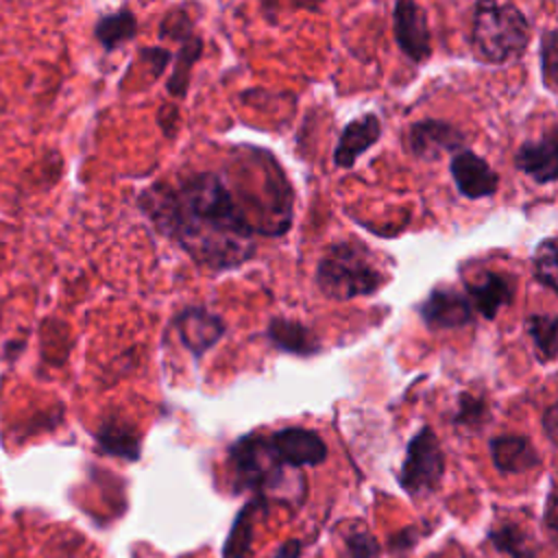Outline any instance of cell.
Masks as SVG:
<instances>
[{
  "mask_svg": "<svg viewBox=\"0 0 558 558\" xmlns=\"http://www.w3.org/2000/svg\"><path fill=\"white\" fill-rule=\"evenodd\" d=\"M384 281V272L362 244H333L316 268L318 288L338 301L373 294Z\"/></svg>",
  "mask_w": 558,
  "mask_h": 558,
  "instance_id": "obj_2",
  "label": "cell"
},
{
  "mask_svg": "<svg viewBox=\"0 0 558 558\" xmlns=\"http://www.w3.org/2000/svg\"><path fill=\"white\" fill-rule=\"evenodd\" d=\"M412 150L421 157H434L445 150L458 148L462 144V135L447 122L436 120H423L412 126L410 133Z\"/></svg>",
  "mask_w": 558,
  "mask_h": 558,
  "instance_id": "obj_14",
  "label": "cell"
},
{
  "mask_svg": "<svg viewBox=\"0 0 558 558\" xmlns=\"http://www.w3.org/2000/svg\"><path fill=\"white\" fill-rule=\"evenodd\" d=\"M527 333L534 342L536 357L541 362H549L558 355V316L534 314L525 320Z\"/></svg>",
  "mask_w": 558,
  "mask_h": 558,
  "instance_id": "obj_18",
  "label": "cell"
},
{
  "mask_svg": "<svg viewBox=\"0 0 558 558\" xmlns=\"http://www.w3.org/2000/svg\"><path fill=\"white\" fill-rule=\"evenodd\" d=\"M421 314L432 329L462 327L471 320V303L453 290H434L421 305Z\"/></svg>",
  "mask_w": 558,
  "mask_h": 558,
  "instance_id": "obj_10",
  "label": "cell"
},
{
  "mask_svg": "<svg viewBox=\"0 0 558 558\" xmlns=\"http://www.w3.org/2000/svg\"><path fill=\"white\" fill-rule=\"evenodd\" d=\"M543 525L551 541L558 545V486L549 493L547 504H545V514H543Z\"/></svg>",
  "mask_w": 558,
  "mask_h": 558,
  "instance_id": "obj_24",
  "label": "cell"
},
{
  "mask_svg": "<svg viewBox=\"0 0 558 558\" xmlns=\"http://www.w3.org/2000/svg\"><path fill=\"white\" fill-rule=\"evenodd\" d=\"M488 541L493 547L501 554H508L510 558H536V547L525 534L514 523H501L488 532Z\"/></svg>",
  "mask_w": 558,
  "mask_h": 558,
  "instance_id": "obj_19",
  "label": "cell"
},
{
  "mask_svg": "<svg viewBox=\"0 0 558 558\" xmlns=\"http://www.w3.org/2000/svg\"><path fill=\"white\" fill-rule=\"evenodd\" d=\"M451 174L458 190L469 198H482L497 190V174L475 153H458L451 159Z\"/></svg>",
  "mask_w": 558,
  "mask_h": 558,
  "instance_id": "obj_8",
  "label": "cell"
},
{
  "mask_svg": "<svg viewBox=\"0 0 558 558\" xmlns=\"http://www.w3.org/2000/svg\"><path fill=\"white\" fill-rule=\"evenodd\" d=\"M541 61H543L545 83L551 87H558V31H549L543 37Z\"/></svg>",
  "mask_w": 558,
  "mask_h": 558,
  "instance_id": "obj_22",
  "label": "cell"
},
{
  "mask_svg": "<svg viewBox=\"0 0 558 558\" xmlns=\"http://www.w3.org/2000/svg\"><path fill=\"white\" fill-rule=\"evenodd\" d=\"M395 35L401 50L414 59L425 61L432 52L429 28L425 11L414 2H399L395 7Z\"/></svg>",
  "mask_w": 558,
  "mask_h": 558,
  "instance_id": "obj_7",
  "label": "cell"
},
{
  "mask_svg": "<svg viewBox=\"0 0 558 558\" xmlns=\"http://www.w3.org/2000/svg\"><path fill=\"white\" fill-rule=\"evenodd\" d=\"M290 190L288 183L266 185L262 192H235L222 174L194 172L174 181H159L142 194V207L157 229L187 251L198 264L222 270L244 264L253 253V238L262 235L248 216L257 207L268 235H279L288 227L272 216L262 196Z\"/></svg>",
  "mask_w": 558,
  "mask_h": 558,
  "instance_id": "obj_1",
  "label": "cell"
},
{
  "mask_svg": "<svg viewBox=\"0 0 558 558\" xmlns=\"http://www.w3.org/2000/svg\"><path fill=\"white\" fill-rule=\"evenodd\" d=\"M381 133V124L377 120V116H362L353 122H349L338 140V146L333 150V161L340 166V168H349L355 163V159L366 150L371 148L377 137Z\"/></svg>",
  "mask_w": 558,
  "mask_h": 558,
  "instance_id": "obj_11",
  "label": "cell"
},
{
  "mask_svg": "<svg viewBox=\"0 0 558 558\" xmlns=\"http://www.w3.org/2000/svg\"><path fill=\"white\" fill-rule=\"evenodd\" d=\"M469 301L475 305V310L486 316L495 318V314L510 303L512 299V283L508 277L497 272H484L482 277L466 281Z\"/></svg>",
  "mask_w": 558,
  "mask_h": 558,
  "instance_id": "obj_12",
  "label": "cell"
},
{
  "mask_svg": "<svg viewBox=\"0 0 558 558\" xmlns=\"http://www.w3.org/2000/svg\"><path fill=\"white\" fill-rule=\"evenodd\" d=\"M442 473L445 456L440 442L429 427H423L408 445V453L399 473V484L408 495L421 497L438 488Z\"/></svg>",
  "mask_w": 558,
  "mask_h": 558,
  "instance_id": "obj_4",
  "label": "cell"
},
{
  "mask_svg": "<svg viewBox=\"0 0 558 558\" xmlns=\"http://www.w3.org/2000/svg\"><path fill=\"white\" fill-rule=\"evenodd\" d=\"M517 166L541 183L558 179V129L523 144L517 153Z\"/></svg>",
  "mask_w": 558,
  "mask_h": 558,
  "instance_id": "obj_9",
  "label": "cell"
},
{
  "mask_svg": "<svg viewBox=\"0 0 558 558\" xmlns=\"http://www.w3.org/2000/svg\"><path fill=\"white\" fill-rule=\"evenodd\" d=\"M543 425H545V432L547 436L558 445V401L545 412L543 416Z\"/></svg>",
  "mask_w": 558,
  "mask_h": 558,
  "instance_id": "obj_26",
  "label": "cell"
},
{
  "mask_svg": "<svg viewBox=\"0 0 558 558\" xmlns=\"http://www.w3.org/2000/svg\"><path fill=\"white\" fill-rule=\"evenodd\" d=\"M534 275L545 288L558 294V238H547L538 244L534 253Z\"/></svg>",
  "mask_w": 558,
  "mask_h": 558,
  "instance_id": "obj_21",
  "label": "cell"
},
{
  "mask_svg": "<svg viewBox=\"0 0 558 558\" xmlns=\"http://www.w3.org/2000/svg\"><path fill=\"white\" fill-rule=\"evenodd\" d=\"M201 50H203V39L196 37V35H185L183 37V44H181V50L177 54V61H174V70L168 78V92L174 94V96H183L187 92V83H190V72H192V65L196 63V59L201 57Z\"/></svg>",
  "mask_w": 558,
  "mask_h": 558,
  "instance_id": "obj_20",
  "label": "cell"
},
{
  "mask_svg": "<svg viewBox=\"0 0 558 558\" xmlns=\"http://www.w3.org/2000/svg\"><path fill=\"white\" fill-rule=\"evenodd\" d=\"M268 338L275 347L296 355H310L318 351L316 336L301 323L290 318H272L268 323Z\"/></svg>",
  "mask_w": 558,
  "mask_h": 558,
  "instance_id": "obj_15",
  "label": "cell"
},
{
  "mask_svg": "<svg viewBox=\"0 0 558 558\" xmlns=\"http://www.w3.org/2000/svg\"><path fill=\"white\" fill-rule=\"evenodd\" d=\"M347 549L353 558H377L379 556V543L368 530H353L344 536Z\"/></svg>",
  "mask_w": 558,
  "mask_h": 558,
  "instance_id": "obj_23",
  "label": "cell"
},
{
  "mask_svg": "<svg viewBox=\"0 0 558 558\" xmlns=\"http://www.w3.org/2000/svg\"><path fill=\"white\" fill-rule=\"evenodd\" d=\"M490 456L501 473H523L538 464V453L523 436H497L490 440Z\"/></svg>",
  "mask_w": 558,
  "mask_h": 558,
  "instance_id": "obj_13",
  "label": "cell"
},
{
  "mask_svg": "<svg viewBox=\"0 0 558 558\" xmlns=\"http://www.w3.org/2000/svg\"><path fill=\"white\" fill-rule=\"evenodd\" d=\"M142 52H144V59L150 61L155 74H161L163 65L170 61V52H168V50H161V48H146V50H142Z\"/></svg>",
  "mask_w": 558,
  "mask_h": 558,
  "instance_id": "obj_25",
  "label": "cell"
},
{
  "mask_svg": "<svg viewBox=\"0 0 558 558\" xmlns=\"http://www.w3.org/2000/svg\"><path fill=\"white\" fill-rule=\"evenodd\" d=\"M174 325L179 329L181 342L194 355H203L211 349L225 333V323L218 314L207 312L203 307H187L177 318Z\"/></svg>",
  "mask_w": 558,
  "mask_h": 558,
  "instance_id": "obj_6",
  "label": "cell"
},
{
  "mask_svg": "<svg viewBox=\"0 0 558 558\" xmlns=\"http://www.w3.org/2000/svg\"><path fill=\"white\" fill-rule=\"evenodd\" d=\"M268 445L281 466H316L327 458L325 440L305 427H283L268 436Z\"/></svg>",
  "mask_w": 558,
  "mask_h": 558,
  "instance_id": "obj_5",
  "label": "cell"
},
{
  "mask_svg": "<svg viewBox=\"0 0 558 558\" xmlns=\"http://www.w3.org/2000/svg\"><path fill=\"white\" fill-rule=\"evenodd\" d=\"M527 20L514 4L482 2L475 7L471 44L482 61L504 63L517 57L527 46Z\"/></svg>",
  "mask_w": 558,
  "mask_h": 558,
  "instance_id": "obj_3",
  "label": "cell"
},
{
  "mask_svg": "<svg viewBox=\"0 0 558 558\" xmlns=\"http://www.w3.org/2000/svg\"><path fill=\"white\" fill-rule=\"evenodd\" d=\"M137 31V17L129 11V9H120L116 13L102 15L96 26H94V35L96 39L102 44V48L111 50L118 48L120 44L129 41Z\"/></svg>",
  "mask_w": 558,
  "mask_h": 558,
  "instance_id": "obj_17",
  "label": "cell"
},
{
  "mask_svg": "<svg viewBox=\"0 0 558 558\" xmlns=\"http://www.w3.org/2000/svg\"><path fill=\"white\" fill-rule=\"evenodd\" d=\"M98 447L111 456L137 460L140 458V438L133 427L122 418H107L102 421L96 434Z\"/></svg>",
  "mask_w": 558,
  "mask_h": 558,
  "instance_id": "obj_16",
  "label": "cell"
},
{
  "mask_svg": "<svg viewBox=\"0 0 558 558\" xmlns=\"http://www.w3.org/2000/svg\"><path fill=\"white\" fill-rule=\"evenodd\" d=\"M301 556V541H286L277 551H275V556L272 558H299Z\"/></svg>",
  "mask_w": 558,
  "mask_h": 558,
  "instance_id": "obj_27",
  "label": "cell"
}]
</instances>
